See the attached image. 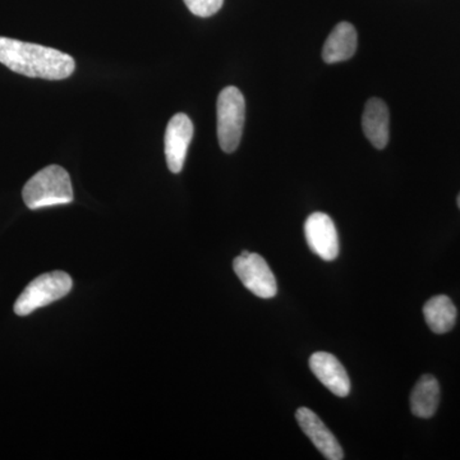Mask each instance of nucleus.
Segmentation results:
<instances>
[{
    "label": "nucleus",
    "instance_id": "ddd939ff",
    "mask_svg": "<svg viewBox=\"0 0 460 460\" xmlns=\"http://www.w3.org/2000/svg\"><path fill=\"white\" fill-rule=\"evenodd\" d=\"M426 323L436 334H445L456 325V308L447 296H436L429 299L423 307Z\"/></svg>",
    "mask_w": 460,
    "mask_h": 460
},
{
    "label": "nucleus",
    "instance_id": "9d476101",
    "mask_svg": "<svg viewBox=\"0 0 460 460\" xmlns=\"http://www.w3.org/2000/svg\"><path fill=\"white\" fill-rule=\"evenodd\" d=\"M390 115L387 105L381 99L372 98L366 102L362 115V128L372 146L383 150L389 142Z\"/></svg>",
    "mask_w": 460,
    "mask_h": 460
},
{
    "label": "nucleus",
    "instance_id": "1a4fd4ad",
    "mask_svg": "<svg viewBox=\"0 0 460 460\" xmlns=\"http://www.w3.org/2000/svg\"><path fill=\"white\" fill-rule=\"evenodd\" d=\"M310 368L323 386L332 394L344 398L350 393V380L337 357L332 353L316 352L311 356Z\"/></svg>",
    "mask_w": 460,
    "mask_h": 460
},
{
    "label": "nucleus",
    "instance_id": "423d86ee",
    "mask_svg": "<svg viewBox=\"0 0 460 460\" xmlns=\"http://www.w3.org/2000/svg\"><path fill=\"white\" fill-rule=\"evenodd\" d=\"M305 235L308 247L320 259L332 261L339 256L338 230L329 215L311 214L305 223Z\"/></svg>",
    "mask_w": 460,
    "mask_h": 460
},
{
    "label": "nucleus",
    "instance_id": "f03ea898",
    "mask_svg": "<svg viewBox=\"0 0 460 460\" xmlns=\"http://www.w3.org/2000/svg\"><path fill=\"white\" fill-rule=\"evenodd\" d=\"M22 198L30 210L71 204L74 201L71 177L62 166H47L27 181Z\"/></svg>",
    "mask_w": 460,
    "mask_h": 460
},
{
    "label": "nucleus",
    "instance_id": "20e7f679",
    "mask_svg": "<svg viewBox=\"0 0 460 460\" xmlns=\"http://www.w3.org/2000/svg\"><path fill=\"white\" fill-rule=\"evenodd\" d=\"M74 281L65 271H53L42 274L25 288L14 304V313L18 316H27L33 311L53 304L71 292Z\"/></svg>",
    "mask_w": 460,
    "mask_h": 460
},
{
    "label": "nucleus",
    "instance_id": "f257e3e1",
    "mask_svg": "<svg viewBox=\"0 0 460 460\" xmlns=\"http://www.w3.org/2000/svg\"><path fill=\"white\" fill-rule=\"evenodd\" d=\"M0 63L18 75L59 81L74 74V58L53 48L0 36Z\"/></svg>",
    "mask_w": 460,
    "mask_h": 460
},
{
    "label": "nucleus",
    "instance_id": "7ed1b4c3",
    "mask_svg": "<svg viewBox=\"0 0 460 460\" xmlns=\"http://www.w3.org/2000/svg\"><path fill=\"white\" fill-rule=\"evenodd\" d=\"M217 138L224 153L232 154L241 144L246 119V102L234 86L226 87L217 102Z\"/></svg>",
    "mask_w": 460,
    "mask_h": 460
},
{
    "label": "nucleus",
    "instance_id": "2eb2a0df",
    "mask_svg": "<svg viewBox=\"0 0 460 460\" xmlns=\"http://www.w3.org/2000/svg\"><path fill=\"white\" fill-rule=\"evenodd\" d=\"M458 206H459V208H460V195L458 196Z\"/></svg>",
    "mask_w": 460,
    "mask_h": 460
},
{
    "label": "nucleus",
    "instance_id": "9b49d317",
    "mask_svg": "<svg viewBox=\"0 0 460 460\" xmlns=\"http://www.w3.org/2000/svg\"><path fill=\"white\" fill-rule=\"evenodd\" d=\"M357 44H358V36L352 23H338L323 45V62L334 65V63L350 59L356 54Z\"/></svg>",
    "mask_w": 460,
    "mask_h": 460
},
{
    "label": "nucleus",
    "instance_id": "f8f14e48",
    "mask_svg": "<svg viewBox=\"0 0 460 460\" xmlns=\"http://www.w3.org/2000/svg\"><path fill=\"white\" fill-rule=\"evenodd\" d=\"M440 402V385L432 375H423L411 390V413L420 419H431Z\"/></svg>",
    "mask_w": 460,
    "mask_h": 460
},
{
    "label": "nucleus",
    "instance_id": "6e6552de",
    "mask_svg": "<svg viewBox=\"0 0 460 460\" xmlns=\"http://www.w3.org/2000/svg\"><path fill=\"white\" fill-rule=\"evenodd\" d=\"M296 420L299 428L313 441L316 449L319 450L326 459L341 460L344 458L343 449L338 443L337 438L332 435L328 426L321 420L320 417L314 411L302 407L296 411Z\"/></svg>",
    "mask_w": 460,
    "mask_h": 460
},
{
    "label": "nucleus",
    "instance_id": "39448f33",
    "mask_svg": "<svg viewBox=\"0 0 460 460\" xmlns=\"http://www.w3.org/2000/svg\"><path fill=\"white\" fill-rule=\"evenodd\" d=\"M233 269L242 284L253 295L263 299L277 296V279L263 257L243 251L233 261Z\"/></svg>",
    "mask_w": 460,
    "mask_h": 460
},
{
    "label": "nucleus",
    "instance_id": "4468645a",
    "mask_svg": "<svg viewBox=\"0 0 460 460\" xmlns=\"http://www.w3.org/2000/svg\"><path fill=\"white\" fill-rule=\"evenodd\" d=\"M190 13L199 17H211L223 7L224 0H184Z\"/></svg>",
    "mask_w": 460,
    "mask_h": 460
},
{
    "label": "nucleus",
    "instance_id": "0eeeda50",
    "mask_svg": "<svg viewBox=\"0 0 460 460\" xmlns=\"http://www.w3.org/2000/svg\"><path fill=\"white\" fill-rule=\"evenodd\" d=\"M193 138V123L189 115H172L165 131V156L169 171L178 174L183 169L187 151Z\"/></svg>",
    "mask_w": 460,
    "mask_h": 460
}]
</instances>
